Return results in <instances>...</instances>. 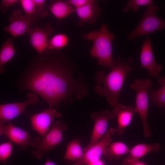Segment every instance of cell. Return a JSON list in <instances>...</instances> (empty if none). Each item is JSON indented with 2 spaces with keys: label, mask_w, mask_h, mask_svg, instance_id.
Here are the masks:
<instances>
[{
  "label": "cell",
  "mask_w": 165,
  "mask_h": 165,
  "mask_svg": "<svg viewBox=\"0 0 165 165\" xmlns=\"http://www.w3.org/2000/svg\"><path fill=\"white\" fill-rule=\"evenodd\" d=\"M73 66L60 50L46 49L31 59L19 75L16 87L20 92L30 90L38 95L50 107L58 108L62 102L70 104L87 96L84 84L72 76Z\"/></svg>",
  "instance_id": "6da1fadb"
},
{
  "label": "cell",
  "mask_w": 165,
  "mask_h": 165,
  "mask_svg": "<svg viewBox=\"0 0 165 165\" xmlns=\"http://www.w3.org/2000/svg\"><path fill=\"white\" fill-rule=\"evenodd\" d=\"M133 60L129 57L127 61H122L119 56L115 60L114 67L107 75L103 71L97 72L95 79L97 85L94 87L99 95L105 97L108 103L113 108L119 104V94L125 77L134 68L130 66Z\"/></svg>",
  "instance_id": "7a4b0ae2"
},
{
  "label": "cell",
  "mask_w": 165,
  "mask_h": 165,
  "mask_svg": "<svg viewBox=\"0 0 165 165\" xmlns=\"http://www.w3.org/2000/svg\"><path fill=\"white\" fill-rule=\"evenodd\" d=\"M115 35L111 33L107 24H103L97 30L83 33L82 38L93 42L90 50L91 56L97 59L99 64L112 69L115 63L112 57V42Z\"/></svg>",
  "instance_id": "3957f363"
},
{
  "label": "cell",
  "mask_w": 165,
  "mask_h": 165,
  "mask_svg": "<svg viewBox=\"0 0 165 165\" xmlns=\"http://www.w3.org/2000/svg\"><path fill=\"white\" fill-rule=\"evenodd\" d=\"M67 123L60 120L54 121L51 130L43 137L31 139L30 146L36 149L31 152V155L38 160L42 159L43 154L60 144L63 138V133L67 130Z\"/></svg>",
  "instance_id": "277c9868"
},
{
  "label": "cell",
  "mask_w": 165,
  "mask_h": 165,
  "mask_svg": "<svg viewBox=\"0 0 165 165\" xmlns=\"http://www.w3.org/2000/svg\"><path fill=\"white\" fill-rule=\"evenodd\" d=\"M152 86L151 81L148 79H136L130 86L131 89L136 92L135 106L134 112L138 113L141 120L143 134L145 138L151 134L150 128L147 120L148 105V92L149 89Z\"/></svg>",
  "instance_id": "5b68a950"
},
{
  "label": "cell",
  "mask_w": 165,
  "mask_h": 165,
  "mask_svg": "<svg viewBox=\"0 0 165 165\" xmlns=\"http://www.w3.org/2000/svg\"><path fill=\"white\" fill-rule=\"evenodd\" d=\"M159 7L152 3L148 6L141 20L132 31L127 34V37L132 40L141 35H149L155 31L165 28V20L158 17L156 13Z\"/></svg>",
  "instance_id": "8992f818"
},
{
  "label": "cell",
  "mask_w": 165,
  "mask_h": 165,
  "mask_svg": "<svg viewBox=\"0 0 165 165\" xmlns=\"http://www.w3.org/2000/svg\"><path fill=\"white\" fill-rule=\"evenodd\" d=\"M27 97L24 101L0 104V123H6L21 114H26L27 107L35 105L38 101V98L34 93H28Z\"/></svg>",
  "instance_id": "52a82bcc"
},
{
  "label": "cell",
  "mask_w": 165,
  "mask_h": 165,
  "mask_svg": "<svg viewBox=\"0 0 165 165\" xmlns=\"http://www.w3.org/2000/svg\"><path fill=\"white\" fill-rule=\"evenodd\" d=\"M116 131V129L114 128L108 129L100 141L90 147L83 149L82 156L73 165H90L101 159L106 147L111 142V136Z\"/></svg>",
  "instance_id": "ba28073f"
},
{
  "label": "cell",
  "mask_w": 165,
  "mask_h": 165,
  "mask_svg": "<svg viewBox=\"0 0 165 165\" xmlns=\"http://www.w3.org/2000/svg\"><path fill=\"white\" fill-rule=\"evenodd\" d=\"M33 130L43 137L47 133L54 119L62 116L61 114L52 107L44 109L40 112L31 115L27 112Z\"/></svg>",
  "instance_id": "9c48e42d"
},
{
  "label": "cell",
  "mask_w": 165,
  "mask_h": 165,
  "mask_svg": "<svg viewBox=\"0 0 165 165\" xmlns=\"http://www.w3.org/2000/svg\"><path fill=\"white\" fill-rule=\"evenodd\" d=\"M0 135L7 138L9 141L17 145L21 150L26 151L30 146L31 139L30 134L10 122L0 123Z\"/></svg>",
  "instance_id": "30bf717a"
},
{
  "label": "cell",
  "mask_w": 165,
  "mask_h": 165,
  "mask_svg": "<svg viewBox=\"0 0 165 165\" xmlns=\"http://www.w3.org/2000/svg\"><path fill=\"white\" fill-rule=\"evenodd\" d=\"M27 32L30 37V43L38 53L42 54L47 48L48 38L54 32L53 27L49 23L42 27L30 28Z\"/></svg>",
  "instance_id": "8fae6325"
},
{
  "label": "cell",
  "mask_w": 165,
  "mask_h": 165,
  "mask_svg": "<svg viewBox=\"0 0 165 165\" xmlns=\"http://www.w3.org/2000/svg\"><path fill=\"white\" fill-rule=\"evenodd\" d=\"M115 117L111 111L107 110L92 113L91 117L94 121V124L89 143L86 148L90 147L100 141L108 130L109 121Z\"/></svg>",
  "instance_id": "7c38bea8"
},
{
  "label": "cell",
  "mask_w": 165,
  "mask_h": 165,
  "mask_svg": "<svg viewBox=\"0 0 165 165\" xmlns=\"http://www.w3.org/2000/svg\"><path fill=\"white\" fill-rule=\"evenodd\" d=\"M140 67L147 70L149 76L158 77L162 66L160 64L156 62L155 60L149 36L146 39L142 46L140 55Z\"/></svg>",
  "instance_id": "4fadbf2b"
},
{
  "label": "cell",
  "mask_w": 165,
  "mask_h": 165,
  "mask_svg": "<svg viewBox=\"0 0 165 165\" xmlns=\"http://www.w3.org/2000/svg\"><path fill=\"white\" fill-rule=\"evenodd\" d=\"M9 25L3 28V31L13 38L23 35L34 24L22 15L21 11L15 9L9 18Z\"/></svg>",
  "instance_id": "5bb4252c"
},
{
  "label": "cell",
  "mask_w": 165,
  "mask_h": 165,
  "mask_svg": "<svg viewBox=\"0 0 165 165\" xmlns=\"http://www.w3.org/2000/svg\"><path fill=\"white\" fill-rule=\"evenodd\" d=\"M75 9L79 19L78 25L79 27L83 26L86 24L94 23L100 14V9L95 0H92L84 6Z\"/></svg>",
  "instance_id": "9a60e30c"
},
{
  "label": "cell",
  "mask_w": 165,
  "mask_h": 165,
  "mask_svg": "<svg viewBox=\"0 0 165 165\" xmlns=\"http://www.w3.org/2000/svg\"><path fill=\"white\" fill-rule=\"evenodd\" d=\"M112 114L117 117L118 127L116 132L121 135L125 129L131 123L134 112V108L130 106H126L119 104L113 108Z\"/></svg>",
  "instance_id": "2e32d148"
},
{
  "label": "cell",
  "mask_w": 165,
  "mask_h": 165,
  "mask_svg": "<svg viewBox=\"0 0 165 165\" xmlns=\"http://www.w3.org/2000/svg\"><path fill=\"white\" fill-rule=\"evenodd\" d=\"M84 153L80 141L78 139L71 141L67 146L63 160L67 164L73 165L80 160Z\"/></svg>",
  "instance_id": "e0dca14e"
},
{
  "label": "cell",
  "mask_w": 165,
  "mask_h": 165,
  "mask_svg": "<svg viewBox=\"0 0 165 165\" xmlns=\"http://www.w3.org/2000/svg\"><path fill=\"white\" fill-rule=\"evenodd\" d=\"M46 6L59 20L76 11L75 9L65 1L61 0L52 1L50 5Z\"/></svg>",
  "instance_id": "ac0fdd59"
},
{
  "label": "cell",
  "mask_w": 165,
  "mask_h": 165,
  "mask_svg": "<svg viewBox=\"0 0 165 165\" xmlns=\"http://www.w3.org/2000/svg\"><path fill=\"white\" fill-rule=\"evenodd\" d=\"M160 148V145L157 143L138 144L130 149L129 154L127 158L132 160H139L148 153L151 152H157Z\"/></svg>",
  "instance_id": "d6986e66"
},
{
  "label": "cell",
  "mask_w": 165,
  "mask_h": 165,
  "mask_svg": "<svg viewBox=\"0 0 165 165\" xmlns=\"http://www.w3.org/2000/svg\"><path fill=\"white\" fill-rule=\"evenodd\" d=\"M130 149L125 143L120 141L110 143L106 147L103 155L108 160H117L129 153Z\"/></svg>",
  "instance_id": "ffe728a7"
},
{
  "label": "cell",
  "mask_w": 165,
  "mask_h": 165,
  "mask_svg": "<svg viewBox=\"0 0 165 165\" xmlns=\"http://www.w3.org/2000/svg\"><path fill=\"white\" fill-rule=\"evenodd\" d=\"M16 50L11 38H8L2 44L0 51V72L5 71L4 65L14 57Z\"/></svg>",
  "instance_id": "44dd1931"
},
{
  "label": "cell",
  "mask_w": 165,
  "mask_h": 165,
  "mask_svg": "<svg viewBox=\"0 0 165 165\" xmlns=\"http://www.w3.org/2000/svg\"><path fill=\"white\" fill-rule=\"evenodd\" d=\"M158 83L160 87L155 91L149 90L152 101L157 106L161 109L165 108V77L160 78Z\"/></svg>",
  "instance_id": "7402d4cb"
},
{
  "label": "cell",
  "mask_w": 165,
  "mask_h": 165,
  "mask_svg": "<svg viewBox=\"0 0 165 165\" xmlns=\"http://www.w3.org/2000/svg\"><path fill=\"white\" fill-rule=\"evenodd\" d=\"M69 42V39L66 35L62 33L57 34L48 39L46 49L60 50L67 46Z\"/></svg>",
  "instance_id": "603a6c76"
},
{
  "label": "cell",
  "mask_w": 165,
  "mask_h": 165,
  "mask_svg": "<svg viewBox=\"0 0 165 165\" xmlns=\"http://www.w3.org/2000/svg\"><path fill=\"white\" fill-rule=\"evenodd\" d=\"M20 2L25 13V17L33 24L38 21L37 8L33 0H21Z\"/></svg>",
  "instance_id": "cb8c5ba5"
},
{
  "label": "cell",
  "mask_w": 165,
  "mask_h": 165,
  "mask_svg": "<svg viewBox=\"0 0 165 165\" xmlns=\"http://www.w3.org/2000/svg\"><path fill=\"white\" fill-rule=\"evenodd\" d=\"M13 145L10 141L4 142L0 145V161L3 163L11 156L13 152Z\"/></svg>",
  "instance_id": "d4e9b609"
},
{
  "label": "cell",
  "mask_w": 165,
  "mask_h": 165,
  "mask_svg": "<svg viewBox=\"0 0 165 165\" xmlns=\"http://www.w3.org/2000/svg\"><path fill=\"white\" fill-rule=\"evenodd\" d=\"M152 3V1L151 0H130L123 8V11L127 12L131 9L132 11L135 12L137 11L139 6H148Z\"/></svg>",
  "instance_id": "484cf974"
},
{
  "label": "cell",
  "mask_w": 165,
  "mask_h": 165,
  "mask_svg": "<svg viewBox=\"0 0 165 165\" xmlns=\"http://www.w3.org/2000/svg\"><path fill=\"white\" fill-rule=\"evenodd\" d=\"M37 8L38 18H45L48 15L47 10L45 8V0H33Z\"/></svg>",
  "instance_id": "4316f807"
},
{
  "label": "cell",
  "mask_w": 165,
  "mask_h": 165,
  "mask_svg": "<svg viewBox=\"0 0 165 165\" xmlns=\"http://www.w3.org/2000/svg\"><path fill=\"white\" fill-rule=\"evenodd\" d=\"M92 1V0H67L65 1L76 9L84 6Z\"/></svg>",
  "instance_id": "83f0119b"
},
{
  "label": "cell",
  "mask_w": 165,
  "mask_h": 165,
  "mask_svg": "<svg viewBox=\"0 0 165 165\" xmlns=\"http://www.w3.org/2000/svg\"><path fill=\"white\" fill-rule=\"evenodd\" d=\"M18 0H2L0 6L1 12H6L9 7L13 5L18 2Z\"/></svg>",
  "instance_id": "f1b7e54d"
},
{
  "label": "cell",
  "mask_w": 165,
  "mask_h": 165,
  "mask_svg": "<svg viewBox=\"0 0 165 165\" xmlns=\"http://www.w3.org/2000/svg\"><path fill=\"white\" fill-rule=\"evenodd\" d=\"M122 165H147L139 160H134L127 157L123 160Z\"/></svg>",
  "instance_id": "f546056e"
},
{
  "label": "cell",
  "mask_w": 165,
  "mask_h": 165,
  "mask_svg": "<svg viewBox=\"0 0 165 165\" xmlns=\"http://www.w3.org/2000/svg\"><path fill=\"white\" fill-rule=\"evenodd\" d=\"M43 165H57L56 163L52 161L51 160L48 158Z\"/></svg>",
  "instance_id": "4dcf8cb0"
},
{
  "label": "cell",
  "mask_w": 165,
  "mask_h": 165,
  "mask_svg": "<svg viewBox=\"0 0 165 165\" xmlns=\"http://www.w3.org/2000/svg\"><path fill=\"white\" fill-rule=\"evenodd\" d=\"M90 165H105V163L104 161L100 159L97 161H96L94 162Z\"/></svg>",
  "instance_id": "1f68e13d"
},
{
  "label": "cell",
  "mask_w": 165,
  "mask_h": 165,
  "mask_svg": "<svg viewBox=\"0 0 165 165\" xmlns=\"http://www.w3.org/2000/svg\"><path fill=\"white\" fill-rule=\"evenodd\" d=\"M164 108L165 109V108Z\"/></svg>",
  "instance_id": "d6a6232c"
},
{
  "label": "cell",
  "mask_w": 165,
  "mask_h": 165,
  "mask_svg": "<svg viewBox=\"0 0 165 165\" xmlns=\"http://www.w3.org/2000/svg\"></svg>",
  "instance_id": "836d02e7"
}]
</instances>
